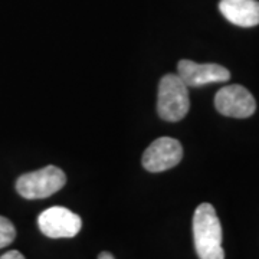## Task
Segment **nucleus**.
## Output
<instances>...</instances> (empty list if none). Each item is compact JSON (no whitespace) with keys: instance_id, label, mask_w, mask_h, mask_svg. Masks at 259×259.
Returning a JSON list of instances; mask_svg holds the SVG:
<instances>
[{"instance_id":"f257e3e1","label":"nucleus","mask_w":259,"mask_h":259,"mask_svg":"<svg viewBox=\"0 0 259 259\" xmlns=\"http://www.w3.org/2000/svg\"><path fill=\"white\" fill-rule=\"evenodd\" d=\"M193 239L200 259H225L222 225L210 203H202L194 212Z\"/></svg>"},{"instance_id":"f03ea898","label":"nucleus","mask_w":259,"mask_h":259,"mask_svg":"<svg viewBox=\"0 0 259 259\" xmlns=\"http://www.w3.org/2000/svg\"><path fill=\"white\" fill-rule=\"evenodd\" d=\"M189 110V87L177 74L164 75L158 83L157 112L160 118L176 122L183 120Z\"/></svg>"},{"instance_id":"7ed1b4c3","label":"nucleus","mask_w":259,"mask_h":259,"mask_svg":"<svg viewBox=\"0 0 259 259\" xmlns=\"http://www.w3.org/2000/svg\"><path fill=\"white\" fill-rule=\"evenodd\" d=\"M65 183L66 176L64 171L59 167L48 166L32 173L22 175L16 182V190L22 197L35 200L45 199L59 192Z\"/></svg>"},{"instance_id":"20e7f679","label":"nucleus","mask_w":259,"mask_h":259,"mask_svg":"<svg viewBox=\"0 0 259 259\" xmlns=\"http://www.w3.org/2000/svg\"><path fill=\"white\" fill-rule=\"evenodd\" d=\"M37 226L48 238H74L81 231L82 221L69 209L54 206L39 214Z\"/></svg>"},{"instance_id":"39448f33","label":"nucleus","mask_w":259,"mask_h":259,"mask_svg":"<svg viewBox=\"0 0 259 259\" xmlns=\"http://www.w3.org/2000/svg\"><path fill=\"white\" fill-rule=\"evenodd\" d=\"M214 107L222 115L232 118H248L256 110L252 94L241 85H228L214 97Z\"/></svg>"},{"instance_id":"423d86ee","label":"nucleus","mask_w":259,"mask_h":259,"mask_svg":"<svg viewBox=\"0 0 259 259\" xmlns=\"http://www.w3.org/2000/svg\"><path fill=\"white\" fill-rule=\"evenodd\" d=\"M183 157V147L175 139L161 137L154 140L143 154V167L151 171L158 173L168 168L176 167Z\"/></svg>"},{"instance_id":"0eeeda50","label":"nucleus","mask_w":259,"mask_h":259,"mask_svg":"<svg viewBox=\"0 0 259 259\" xmlns=\"http://www.w3.org/2000/svg\"><path fill=\"white\" fill-rule=\"evenodd\" d=\"M177 75L187 87H203L207 83L225 82L231 78V72L221 65L196 64L189 59H182L177 65Z\"/></svg>"},{"instance_id":"6e6552de","label":"nucleus","mask_w":259,"mask_h":259,"mask_svg":"<svg viewBox=\"0 0 259 259\" xmlns=\"http://www.w3.org/2000/svg\"><path fill=\"white\" fill-rule=\"evenodd\" d=\"M219 9L231 23L241 28L259 25L258 0H221Z\"/></svg>"},{"instance_id":"1a4fd4ad","label":"nucleus","mask_w":259,"mask_h":259,"mask_svg":"<svg viewBox=\"0 0 259 259\" xmlns=\"http://www.w3.org/2000/svg\"><path fill=\"white\" fill-rule=\"evenodd\" d=\"M16 238V229L9 219L0 216V249L6 248Z\"/></svg>"},{"instance_id":"9d476101","label":"nucleus","mask_w":259,"mask_h":259,"mask_svg":"<svg viewBox=\"0 0 259 259\" xmlns=\"http://www.w3.org/2000/svg\"><path fill=\"white\" fill-rule=\"evenodd\" d=\"M0 259H25V256L19 250H9V252L3 253Z\"/></svg>"},{"instance_id":"9b49d317","label":"nucleus","mask_w":259,"mask_h":259,"mask_svg":"<svg viewBox=\"0 0 259 259\" xmlns=\"http://www.w3.org/2000/svg\"><path fill=\"white\" fill-rule=\"evenodd\" d=\"M98 259H114V256H112L110 252H101Z\"/></svg>"}]
</instances>
